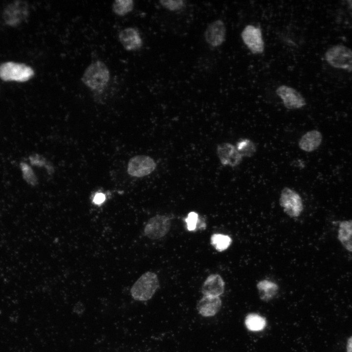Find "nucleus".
I'll use <instances>...</instances> for the list:
<instances>
[{
    "mask_svg": "<svg viewBox=\"0 0 352 352\" xmlns=\"http://www.w3.org/2000/svg\"><path fill=\"white\" fill-rule=\"evenodd\" d=\"M159 286L157 275L154 272L148 271L143 274L133 285L131 294L135 300L147 301L152 298Z\"/></svg>",
    "mask_w": 352,
    "mask_h": 352,
    "instance_id": "obj_1",
    "label": "nucleus"
},
{
    "mask_svg": "<svg viewBox=\"0 0 352 352\" xmlns=\"http://www.w3.org/2000/svg\"><path fill=\"white\" fill-rule=\"evenodd\" d=\"M110 72L106 65L101 61L92 63L86 68L82 81L88 87L93 90L104 88L109 82Z\"/></svg>",
    "mask_w": 352,
    "mask_h": 352,
    "instance_id": "obj_2",
    "label": "nucleus"
},
{
    "mask_svg": "<svg viewBox=\"0 0 352 352\" xmlns=\"http://www.w3.org/2000/svg\"><path fill=\"white\" fill-rule=\"evenodd\" d=\"M325 59L334 68L352 72V50L345 45L331 46L325 52Z\"/></svg>",
    "mask_w": 352,
    "mask_h": 352,
    "instance_id": "obj_3",
    "label": "nucleus"
},
{
    "mask_svg": "<svg viewBox=\"0 0 352 352\" xmlns=\"http://www.w3.org/2000/svg\"><path fill=\"white\" fill-rule=\"evenodd\" d=\"M34 75L32 68L24 64L7 62L0 65V78L4 81L23 82Z\"/></svg>",
    "mask_w": 352,
    "mask_h": 352,
    "instance_id": "obj_4",
    "label": "nucleus"
},
{
    "mask_svg": "<svg viewBox=\"0 0 352 352\" xmlns=\"http://www.w3.org/2000/svg\"><path fill=\"white\" fill-rule=\"evenodd\" d=\"M280 204L286 213L292 218L299 216L303 209L302 199L299 195L287 187L282 191Z\"/></svg>",
    "mask_w": 352,
    "mask_h": 352,
    "instance_id": "obj_5",
    "label": "nucleus"
},
{
    "mask_svg": "<svg viewBox=\"0 0 352 352\" xmlns=\"http://www.w3.org/2000/svg\"><path fill=\"white\" fill-rule=\"evenodd\" d=\"M241 37L244 44L253 54H261L264 48L261 29L259 27L249 24L246 25L241 33Z\"/></svg>",
    "mask_w": 352,
    "mask_h": 352,
    "instance_id": "obj_6",
    "label": "nucleus"
},
{
    "mask_svg": "<svg viewBox=\"0 0 352 352\" xmlns=\"http://www.w3.org/2000/svg\"><path fill=\"white\" fill-rule=\"evenodd\" d=\"M155 168L156 164L151 157L136 155L129 160L128 173L132 176L140 177L150 174Z\"/></svg>",
    "mask_w": 352,
    "mask_h": 352,
    "instance_id": "obj_7",
    "label": "nucleus"
},
{
    "mask_svg": "<svg viewBox=\"0 0 352 352\" xmlns=\"http://www.w3.org/2000/svg\"><path fill=\"white\" fill-rule=\"evenodd\" d=\"M28 12V5L24 1H15L5 8L3 17L7 24L16 26L26 19Z\"/></svg>",
    "mask_w": 352,
    "mask_h": 352,
    "instance_id": "obj_8",
    "label": "nucleus"
},
{
    "mask_svg": "<svg viewBox=\"0 0 352 352\" xmlns=\"http://www.w3.org/2000/svg\"><path fill=\"white\" fill-rule=\"evenodd\" d=\"M170 219L166 216L156 215L151 218L144 228L145 235L151 239H158L169 231Z\"/></svg>",
    "mask_w": 352,
    "mask_h": 352,
    "instance_id": "obj_9",
    "label": "nucleus"
},
{
    "mask_svg": "<svg viewBox=\"0 0 352 352\" xmlns=\"http://www.w3.org/2000/svg\"><path fill=\"white\" fill-rule=\"evenodd\" d=\"M276 92L283 100L285 106L288 109H299L306 104L301 93L291 87L282 85L277 88Z\"/></svg>",
    "mask_w": 352,
    "mask_h": 352,
    "instance_id": "obj_10",
    "label": "nucleus"
},
{
    "mask_svg": "<svg viewBox=\"0 0 352 352\" xmlns=\"http://www.w3.org/2000/svg\"><path fill=\"white\" fill-rule=\"evenodd\" d=\"M225 25L221 20H217L211 22L204 32L206 42L213 47H218L222 44L225 41Z\"/></svg>",
    "mask_w": 352,
    "mask_h": 352,
    "instance_id": "obj_11",
    "label": "nucleus"
},
{
    "mask_svg": "<svg viewBox=\"0 0 352 352\" xmlns=\"http://www.w3.org/2000/svg\"><path fill=\"white\" fill-rule=\"evenodd\" d=\"M217 152L221 163L224 166L235 167L242 160V156L236 147L230 143H223L218 145Z\"/></svg>",
    "mask_w": 352,
    "mask_h": 352,
    "instance_id": "obj_12",
    "label": "nucleus"
},
{
    "mask_svg": "<svg viewBox=\"0 0 352 352\" xmlns=\"http://www.w3.org/2000/svg\"><path fill=\"white\" fill-rule=\"evenodd\" d=\"M118 38L124 48L128 51L137 50L142 45V38L134 28L128 27L121 30Z\"/></svg>",
    "mask_w": 352,
    "mask_h": 352,
    "instance_id": "obj_13",
    "label": "nucleus"
},
{
    "mask_svg": "<svg viewBox=\"0 0 352 352\" xmlns=\"http://www.w3.org/2000/svg\"><path fill=\"white\" fill-rule=\"evenodd\" d=\"M221 306V301L219 297L203 296L197 305L198 312L201 316L207 317L215 315Z\"/></svg>",
    "mask_w": 352,
    "mask_h": 352,
    "instance_id": "obj_14",
    "label": "nucleus"
},
{
    "mask_svg": "<svg viewBox=\"0 0 352 352\" xmlns=\"http://www.w3.org/2000/svg\"><path fill=\"white\" fill-rule=\"evenodd\" d=\"M224 289V282L221 277L217 274L209 275L204 282L201 292L204 296L219 297Z\"/></svg>",
    "mask_w": 352,
    "mask_h": 352,
    "instance_id": "obj_15",
    "label": "nucleus"
},
{
    "mask_svg": "<svg viewBox=\"0 0 352 352\" xmlns=\"http://www.w3.org/2000/svg\"><path fill=\"white\" fill-rule=\"evenodd\" d=\"M322 135L317 130H312L303 135L299 141L300 148L307 152L316 150L321 144Z\"/></svg>",
    "mask_w": 352,
    "mask_h": 352,
    "instance_id": "obj_16",
    "label": "nucleus"
},
{
    "mask_svg": "<svg viewBox=\"0 0 352 352\" xmlns=\"http://www.w3.org/2000/svg\"><path fill=\"white\" fill-rule=\"evenodd\" d=\"M338 239L347 251L352 252V220L340 222Z\"/></svg>",
    "mask_w": 352,
    "mask_h": 352,
    "instance_id": "obj_17",
    "label": "nucleus"
},
{
    "mask_svg": "<svg viewBox=\"0 0 352 352\" xmlns=\"http://www.w3.org/2000/svg\"><path fill=\"white\" fill-rule=\"evenodd\" d=\"M260 298L263 301H268L277 294L278 286L275 283L267 280L260 281L257 285Z\"/></svg>",
    "mask_w": 352,
    "mask_h": 352,
    "instance_id": "obj_18",
    "label": "nucleus"
},
{
    "mask_svg": "<svg viewBox=\"0 0 352 352\" xmlns=\"http://www.w3.org/2000/svg\"><path fill=\"white\" fill-rule=\"evenodd\" d=\"M245 324L250 330L259 331L264 328L266 326V321L264 317L257 314L251 313L246 316Z\"/></svg>",
    "mask_w": 352,
    "mask_h": 352,
    "instance_id": "obj_19",
    "label": "nucleus"
},
{
    "mask_svg": "<svg viewBox=\"0 0 352 352\" xmlns=\"http://www.w3.org/2000/svg\"><path fill=\"white\" fill-rule=\"evenodd\" d=\"M232 242L231 238L222 234H214L211 237V244L218 251L227 249Z\"/></svg>",
    "mask_w": 352,
    "mask_h": 352,
    "instance_id": "obj_20",
    "label": "nucleus"
},
{
    "mask_svg": "<svg viewBox=\"0 0 352 352\" xmlns=\"http://www.w3.org/2000/svg\"><path fill=\"white\" fill-rule=\"evenodd\" d=\"M236 148L242 157H251L256 151L255 144L251 140L246 138L239 140Z\"/></svg>",
    "mask_w": 352,
    "mask_h": 352,
    "instance_id": "obj_21",
    "label": "nucleus"
},
{
    "mask_svg": "<svg viewBox=\"0 0 352 352\" xmlns=\"http://www.w3.org/2000/svg\"><path fill=\"white\" fill-rule=\"evenodd\" d=\"M133 6L132 0H117L112 4V10L116 15L124 16L131 12Z\"/></svg>",
    "mask_w": 352,
    "mask_h": 352,
    "instance_id": "obj_22",
    "label": "nucleus"
},
{
    "mask_svg": "<svg viewBox=\"0 0 352 352\" xmlns=\"http://www.w3.org/2000/svg\"><path fill=\"white\" fill-rule=\"evenodd\" d=\"M20 167L24 179L28 183L35 185L37 183V179L31 167L24 162L20 163Z\"/></svg>",
    "mask_w": 352,
    "mask_h": 352,
    "instance_id": "obj_23",
    "label": "nucleus"
},
{
    "mask_svg": "<svg viewBox=\"0 0 352 352\" xmlns=\"http://www.w3.org/2000/svg\"><path fill=\"white\" fill-rule=\"evenodd\" d=\"M159 2L163 7L170 11L180 10L185 4L182 0H161Z\"/></svg>",
    "mask_w": 352,
    "mask_h": 352,
    "instance_id": "obj_24",
    "label": "nucleus"
},
{
    "mask_svg": "<svg viewBox=\"0 0 352 352\" xmlns=\"http://www.w3.org/2000/svg\"><path fill=\"white\" fill-rule=\"evenodd\" d=\"M185 221L186 223V227L188 231H195L199 223L198 214L193 211L190 212L188 214L187 217L185 219Z\"/></svg>",
    "mask_w": 352,
    "mask_h": 352,
    "instance_id": "obj_25",
    "label": "nucleus"
},
{
    "mask_svg": "<svg viewBox=\"0 0 352 352\" xmlns=\"http://www.w3.org/2000/svg\"><path fill=\"white\" fill-rule=\"evenodd\" d=\"M105 195L102 193H98L95 195L93 198V202L95 204L100 205L105 201Z\"/></svg>",
    "mask_w": 352,
    "mask_h": 352,
    "instance_id": "obj_26",
    "label": "nucleus"
},
{
    "mask_svg": "<svg viewBox=\"0 0 352 352\" xmlns=\"http://www.w3.org/2000/svg\"><path fill=\"white\" fill-rule=\"evenodd\" d=\"M31 163L33 165L42 166L44 164L43 161L38 156H32L30 157Z\"/></svg>",
    "mask_w": 352,
    "mask_h": 352,
    "instance_id": "obj_27",
    "label": "nucleus"
},
{
    "mask_svg": "<svg viewBox=\"0 0 352 352\" xmlns=\"http://www.w3.org/2000/svg\"><path fill=\"white\" fill-rule=\"evenodd\" d=\"M345 2L348 12L352 19V0H346Z\"/></svg>",
    "mask_w": 352,
    "mask_h": 352,
    "instance_id": "obj_28",
    "label": "nucleus"
},
{
    "mask_svg": "<svg viewBox=\"0 0 352 352\" xmlns=\"http://www.w3.org/2000/svg\"><path fill=\"white\" fill-rule=\"evenodd\" d=\"M347 352H352V336L347 341Z\"/></svg>",
    "mask_w": 352,
    "mask_h": 352,
    "instance_id": "obj_29",
    "label": "nucleus"
}]
</instances>
